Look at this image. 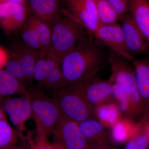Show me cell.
Wrapping results in <instances>:
<instances>
[{
    "mask_svg": "<svg viewBox=\"0 0 149 149\" xmlns=\"http://www.w3.org/2000/svg\"><path fill=\"white\" fill-rule=\"evenodd\" d=\"M22 30L21 37L25 45L39 54L44 53L42 47L36 30L28 20Z\"/></svg>",
    "mask_w": 149,
    "mask_h": 149,
    "instance_id": "cell-25",
    "label": "cell"
},
{
    "mask_svg": "<svg viewBox=\"0 0 149 149\" xmlns=\"http://www.w3.org/2000/svg\"><path fill=\"white\" fill-rule=\"evenodd\" d=\"M132 60L139 93L145 107L149 110V57Z\"/></svg>",
    "mask_w": 149,
    "mask_h": 149,
    "instance_id": "cell-16",
    "label": "cell"
},
{
    "mask_svg": "<svg viewBox=\"0 0 149 149\" xmlns=\"http://www.w3.org/2000/svg\"><path fill=\"white\" fill-rule=\"evenodd\" d=\"M81 133L91 148L101 149L108 142L106 127L97 119L88 118L78 123Z\"/></svg>",
    "mask_w": 149,
    "mask_h": 149,
    "instance_id": "cell-14",
    "label": "cell"
},
{
    "mask_svg": "<svg viewBox=\"0 0 149 149\" xmlns=\"http://www.w3.org/2000/svg\"><path fill=\"white\" fill-rule=\"evenodd\" d=\"M27 6L33 14L50 27L55 19L62 13L59 0H26Z\"/></svg>",
    "mask_w": 149,
    "mask_h": 149,
    "instance_id": "cell-15",
    "label": "cell"
},
{
    "mask_svg": "<svg viewBox=\"0 0 149 149\" xmlns=\"http://www.w3.org/2000/svg\"><path fill=\"white\" fill-rule=\"evenodd\" d=\"M55 143L65 149L91 148L80 131L78 123L61 116L53 131Z\"/></svg>",
    "mask_w": 149,
    "mask_h": 149,
    "instance_id": "cell-10",
    "label": "cell"
},
{
    "mask_svg": "<svg viewBox=\"0 0 149 149\" xmlns=\"http://www.w3.org/2000/svg\"><path fill=\"white\" fill-rule=\"evenodd\" d=\"M125 45L133 56L140 54H149V45L130 13L120 17Z\"/></svg>",
    "mask_w": 149,
    "mask_h": 149,
    "instance_id": "cell-13",
    "label": "cell"
},
{
    "mask_svg": "<svg viewBox=\"0 0 149 149\" xmlns=\"http://www.w3.org/2000/svg\"><path fill=\"white\" fill-rule=\"evenodd\" d=\"M100 25L117 23L120 17L106 0H96Z\"/></svg>",
    "mask_w": 149,
    "mask_h": 149,
    "instance_id": "cell-23",
    "label": "cell"
},
{
    "mask_svg": "<svg viewBox=\"0 0 149 149\" xmlns=\"http://www.w3.org/2000/svg\"><path fill=\"white\" fill-rule=\"evenodd\" d=\"M149 125V113L137 121L136 128L126 143L124 149H149L147 130Z\"/></svg>",
    "mask_w": 149,
    "mask_h": 149,
    "instance_id": "cell-18",
    "label": "cell"
},
{
    "mask_svg": "<svg viewBox=\"0 0 149 149\" xmlns=\"http://www.w3.org/2000/svg\"><path fill=\"white\" fill-rule=\"evenodd\" d=\"M50 27V46L46 52L52 54L60 60L90 33L63 9L61 14Z\"/></svg>",
    "mask_w": 149,
    "mask_h": 149,
    "instance_id": "cell-3",
    "label": "cell"
},
{
    "mask_svg": "<svg viewBox=\"0 0 149 149\" xmlns=\"http://www.w3.org/2000/svg\"><path fill=\"white\" fill-rule=\"evenodd\" d=\"M129 13L149 45V0H131Z\"/></svg>",
    "mask_w": 149,
    "mask_h": 149,
    "instance_id": "cell-17",
    "label": "cell"
},
{
    "mask_svg": "<svg viewBox=\"0 0 149 149\" xmlns=\"http://www.w3.org/2000/svg\"><path fill=\"white\" fill-rule=\"evenodd\" d=\"M8 149H26L24 148H23V147H20V146H12L10 147V148H9Z\"/></svg>",
    "mask_w": 149,
    "mask_h": 149,
    "instance_id": "cell-33",
    "label": "cell"
},
{
    "mask_svg": "<svg viewBox=\"0 0 149 149\" xmlns=\"http://www.w3.org/2000/svg\"><path fill=\"white\" fill-rule=\"evenodd\" d=\"M33 80L38 87L51 91L54 95L65 87L60 68V60L48 52L40 54L35 64Z\"/></svg>",
    "mask_w": 149,
    "mask_h": 149,
    "instance_id": "cell-5",
    "label": "cell"
},
{
    "mask_svg": "<svg viewBox=\"0 0 149 149\" xmlns=\"http://www.w3.org/2000/svg\"><path fill=\"white\" fill-rule=\"evenodd\" d=\"M68 86H70L80 94L94 108L114 99L111 83L109 80L95 77L83 83Z\"/></svg>",
    "mask_w": 149,
    "mask_h": 149,
    "instance_id": "cell-8",
    "label": "cell"
},
{
    "mask_svg": "<svg viewBox=\"0 0 149 149\" xmlns=\"http://www.w3.org/2000/svg\"><path fill=\"white\" fill-rule=\"evenodd\" d=\"M8 56L5 70L24 83L32 80L40 54L26 46H19ZM25 84V83H24Z\"/></svg>",
    "mask_w": 149,
    "mask_h": 149,
    "instance_id": "cell-7",
    "label": "cell"
},
{
    "mask_svg": "<svg viewBox=\"0 0 149 149\" xmlns=\"http://www.w3.org/2000/svg\"><path fill=\"white\" fill-rule=\"evenodd\" d=\"M2 109L12 124L23 131L25 122L32 116L31 101L27 94L21 97H9L2 102Z\"/></svg>",
    "mask_w": 149,
    "mask_h": 149,
    "instance_id": "cell-12",
    "label": "cell"
},
{
    "mask_svg": "<svg viewBox=\"0 0 149 149\" xmlns=\"http://www.w3.org/2000/svg\"><path fill=\"white\" fill-rule=\"evenodd\" d=\"M147 134H148V137L149 139V125L148 127V130H147Z\"/></svg>",
    "mask_w": 149,
    "mask_h": 149,
    "instance_id": "cell-35",
    "label": "cell"
},
{
    "mask_svg": "<svg viewBox=\"0 0 149 149\" xmlns=\"http://www.w3.org/2000/svg\"><path fill=\"white\" fill-rule=\"evenodd\" d=\"M2 97H0V102H1V100Z\"/></svg>",
    "mask_w": 149,
    "mask_h": 149,
    "instance_id": "cell-36",
    "label": "cell"
},
{
    "mask_svg": "<svg viewBox=\"0 0 149 149\" xmlns=\"http://www.w3.org/2000/svg\"><path fill=\"white\" fill-rule=\"evenodd\" d=\"M109 62L111 68L109 80L125 93L130 102L131 118L139 121L149 110L145 107L139 93L133 67L128 60L112 52Z\"/></svg>",
    "mask_w": 149,
    "mask_h": 149,
    "instance_id": "cell-2",
    "label": "cell"
},
{
    "mask_svg": "<svg viewBox=\"0 0 149 149\" xmlns=\"http://www.w3.org/2000/svg\"><path fill=\"white\" fill-rule=\"evenodd\" d=\"M53 97L61 116L67 119L78 123L94 115V108L70 86H65Z\"/></svg>",
    "mask_w": 149,
    "mask_h": 149,
    "instance_id": "cell-6",
    "label": "cell"
},
{
    "mask_svg": "<svg viewBox=\"0 0 149 149\" xmlns=\"http://www.w3.org/2000/svg\"><path fill=\"white\" fill-rule=\"evenodd\" d=\"M3 1H8L13 2L19 3L24 4L26 0H3Z\"/></svg>",
    "mask_w": 149,
    "mask_h": 149,
    "instance_id": "cell-32",
    "label": "cell"
},
{
    "mask_svg": "<svg viewBox=\"0 0 149 149\" xmlns=\"http://www.w3.org/2000/svg\"><path fill=\"white\" fill-rule=\"evenodd\" d=\"M28 20L37 32L44 53L47 52L51 44L52 36L51 27L49 24L34 14L30 16Z\"/></svg>",
    "mask_w": 149,
    "mask_h": 149,
    "instance_id": "cell-22",
    "label": "cell"
},
{
    "mask_svg": "<svg viewBox=\"0 0 149 149\" xmlns=\"http://www.w3.org/2000/svg\"><path fill=\"white\" fill-rule=\"evenodd\" d=\"M27 14V7L26 5H23L10 16L0 21V24L6 31L16 30L26 22Z\"/></svg>",
    "mask_w": 149,
    "mask_h": 149,
    "instance_id": "cell-24",
    "label": "cell"
},
{
    "mask_svg": "<svg viewBox=\"0 0 149 149\" xmlns=\"http://www.w3.org/2000/svg\"><path fill=\"white\" fill-rule=\"evenodd\" d=\"M32 149H65L58 143H49L48 140L37 139L36 143L31 142Z\"/></svg>",
    "mask_w": 149,
    "mask_h": 149,
    "instance_id": "cell-29",
    "label": "cell"
},
{
    "mask_svg": "<svg viewBox=\"0 0 149 149\" xmlns=\"http://www.w3.org/2000/svg\"><path fill=\"white\" fill-rule=\"evenodd\" d=\"M65 11L93 34L100 25L96 0H63Z\"/></svg>",
    "mask_w": 149,
    "mask_h": 149,
    "instance_id": "cell-9",
    "label": "cell"
},
{
    "mask_svg": "<svg viewBox=\"0 0 149 149\" xmlns=\"http://www.w3.org/2000/svg\"><path fill=\"white\" fill-rule=\"evenodd\" d=\"M6 119V114L1 107H0V120Z\"/></svg>",
    "mask_w": 149,
    "mask_h": 149,
    "instance_id": "cell-31",
    "label": "cell"
},
{
    "mask_svg": "<svg viewBox=\"0 0 149 149\" xmlns=\"http://www.w3.org/2000/svg\"><path fill=\"white\" fill-rule=\"evenodd\" d=\"M102 149L97 148H84V149Z\"/></svg>",
    "mask_w": 149,
    "mask_h": 149,
    "instance_id": "cell-34",
    "label": "cell"
},
{
    "mask_svg": "<svg viewBox=\"0 0 149 149\" xmlns=\"http://www.w3.org/2000/svg\"><path fill=\"white\" fill-rule=\"evenodd\" d=\"M16 141L15 132L6 119L0 120V149H8Z\"/></svg>",
    "mask_w": 149,
    "mask_h": 149,
    "instance_id": "cell-26",
    "label": "cell"
},
{
    "mask_svg": "<svg viewBox=\"0 0 149 149\" xmlns=\"http://www.w3.org/2000/svg\"><path fill=\"white\" fill-rule=\"evenodd\" d=\"M8 56L6 51L0 47V70L5 66Z\"/></svg>",
    "mask_w": 149,
    "mask_h": 149,
    "instance_id": "cell-30",
    "label": "cell"
},
{
    "mask_svg": "<svg viewBox=\"0 0 149 149\" xmlns=\"http://www.w3.org/2000/svg\"><path fill=\"white\" fill-rule=\"evenodd\" d=\"M120 17L130 12L131 0H106Z\"/></svg>",
    "mask_w": 149,
    "mask_h": 149,
    "instance_id": "cell-28",
    "label": "cell"
},
{
    "mask_svg": "<svg viewBox=\"0 0 149 149\" xmlns=\"http://www.w3.org/2000/svg\"><path fill=\"white\" fill-rule=\"evenodd\" d=\"M94 115L106 128H111L122 118L118 105L113 101L96 107L94 108Z\"/></svg>",
    "mask_w": 149,
    "mask_h": 149,
    "instance_id": "cell-19",
    "label": "cell"
},
{
    "mask_svg": "<svg viewBox=\"0 0 149 149\" xmlns=\"http://www.w3.org/2000/svg\"><path fill=\"white\" fill-rule=\"evenodd\" d=\"M24 4L1 0L0 1V21L10 16Z\"/></svg>",
    "mask_w": 149,
    "mask_h": 149,
    "instance_id": "cell-27",
    "label": "cell"
},
{
    "mask_svg": "<svg viewBox=\"0 0 149 149\" xmlns=\"http://www.w3.org/2000/svg\"><path fill=\"white\" fill-rule=\"evenodd\" d=\"M136 121L128 117H122L111 128L110 137L116 144L126 143L136 128Z\"/></svg>",
    "mask_w": 149,
    "mask_h": 149,
    "instance_id": "cell-21",
    "label": "cell"
},
{
    "mask_svg": "<svg viewBox=\"0 0 149 149\" xmlns=\"http://www.w3.org/2000/svg\"><path fill=\"white\" fill-rule=\"evenodd\" d=\"M88 34L60 60L65 86L83 83L95 77L102 69L104 54Z\"/></svg>",
    "mask_w": 149,
    "mask_h": 149,
    "instance_id": "cell-1",
    "label": "cell"
},
{
    "mask_svg": "<svg viewBox=\"0 0 149 149\" xmlns=\"http://www.w3.org/2000/svg\"><path fill=\"white\" fill-rule=\"evenodd\" d=\"M27 88L24 83L18 80L6 70H0V97L24 95Z\"/></svg>",
    "mask_w": 149,
    "mask_h": 149,
    "instance_id": "cell-20",
    "label": "cell"
},
{
    "mask_svg": "<svg viewBox=\"0 0 149 149\" xmlns=\"http://www.w3.org/2000/svg\"><path fill=\"white\" fill-rule=\"evenodd\" d=\"M93 34L96 39L109 48L112 52L128 61L133 59V56L128 52L125 45L120 24L100 25Z\"/></svg>",
    "mask_w": 149,
    "mask_h": 149,
    "instance_id": "cell-11",
    "label": "cell"
},
{
    "mask_svg": "<svg viewBox=\"0 0 149 149\" xmlns=\"http://www.w3.org/2000/svg\"><path fill=\"white\" fill-rule=\"evenodd\" d=\"M26 94L31 101L37 139L47 140L61 116L57 104L53 97L47 95L44 90L38 86L27 89Z\"/></svg>",
    "mask_w": 149,
    "mask_h": 149,
    "instance_id": "cell-4",
    "label": "cell"
}]
</instances>
